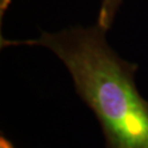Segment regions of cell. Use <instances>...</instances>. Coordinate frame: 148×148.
<instances>
[{
	"label": "cell",
	"mask_w": 148,
	"mask_h": 148,
	"mask_svg": "<svg viewBox=\"0 0 148 148\" xmlns=\"http://www.w3.org/2000/svg\"><path fill=\"white\" fill-rule=\"evenodd\" d=\"M98 24L58 33L42 32L36 40L3 45H40L56 54L70 73L77 93L93 111L106 148H148V101L136 88L138 66L122 59Z\"/></svg>",
	"instance_id": "6da1fadb"
},
{
	"label": "cell",
	"mask_w": 148,
	"mask_h": 148,
	"mask_svg": "<svg viewBox=\"0 0 148 148\" xmlns=\"http://www.w3.org/2000/svg\"><path fill=\"white\" fill-rule=\"evenodd\" d=\"M122 3V0H102L101 1L100 11L98 16V25L108 31L111 27L114 16Z\"/></svg>",
	"instance_id": "7a4b0ae2"
},
{
	"label": "cell",
	"mask_w": 148,
	"mask_h": 148,
	"mask_svg": "<svg viewBox=\"0 0 148 148\" xmlns=\"http://www.w3.org/2000/svg\"><path fill=\"white\" fill-rule=\"evenodd\" d=\"M0 148H16L14 144L11 142L9 138H7L1 133V136H0Z\"/></svg>",
	"instance_id": "3957f363"
}]
</instances>
